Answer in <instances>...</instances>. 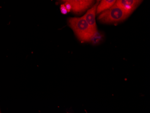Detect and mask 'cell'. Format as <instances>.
<instances>
[{"instance_id":"7","label":"cell","mask_w":150,"mask_h":113,"mask_svg":"<svg viewBox=\"0 0 150 113\" xmlns=\"http://www.w3.org/2000/svg\"><path fill=\"white\" fill-rule=\"evenodd\" d=\"M60 10L61 13L64 15L67 14V13L68 12V11H67L65 5H62L61 6Z\"/></svg>"},{"instance_id":"6","label":"cell","mask_w":150,"mask_h":113,"mask_svg":"<svg viewBox=\"0 0 150 113\" xmlns=\"http://www.w3.org/2000/svg\"><path fill=\"white\" fill-rule=\"evenodd\" d=\"M116 1L117 0H102L98 6L97 14H99L100 13L112 7L113 5L115 4Z\"/></svg>"},{"instance_id":"8","label":"cell","mask_w":150,"mask_h":113,"mask_svg":"<svg viewBox=\"0 0 150 113\" xmlns=\"http://www.w3.org/2000/svg\"><path fill=\"white\" fill-rule=\"evenodd\" d=\"M65 6L66 7L67 9L68 12H70L71 10V6L69 3H65Z\"/></svg>"},{"instance_id":"3","label":"cell","mask_w":150,"mask_h":113,"mask_svg":"<svg viewBox=\"0 0 150 113\" xmlns=\"http://www.w3.org/2000/svg\"><path fill=\"white\" fill-rule=\"evenodd\" d=\"M71 5V10L75 13H81L88 9L93 3L94 0H62Z\"/></svg>"},{"instance_id":"2","label":"cell","mask_w":150,"mask_h":113,"mask_svg":"<svg viewBox=\"0 0 150 113\" xmlns=\"http://www.w3.org/2000/svg\"><path fill=\"white\" fill-rule=\"evenodd\" d=\"M129 15L120 6L115 4L112 7L102 12L98 19L103 23H115L124 21Z\"/></svg>"},{"instance_id":"1","label":"cell","mask_w":150,"mask_h":113,"mask_svg":"<svg viewBox=\"0 0 150 113\" xmlns=\"http://www.w3.org/2000/svg\"><path fill=\"white\" fill-rule=\"evenodd\" d=\"M69 23L78 39L81 42L90 41L96 34L90 27L84 16L80 18H71L69 19Z\"/></svg>"},{"instance_id":"4","label":"cell","mask_w":150,"mask_h":113,"mask_svg":"<svg viewBox=\"0 0 150 113\" xmlns=\"http://www.w3.org/2000/svg\"><path fill=\"white\" fill-rule=\"evenodd\" d=\"M141 0H117L115 4L130 15L134 10Z\"/></svg>"},{"instance_id":"5","label":"cell","mask_w":150,"mask_h":113,"mask_svg":"<svg viewBox=\"0 0 150 113\" xmlns=\"http://www.w3.org/2000/svg\"><path fill=\"white\" fill-rule=\"evenodd\" d=\"M98 4L99 1H98L91 9L87 11L86 13L84 16L87 22L95 33H96L97 32V28L95 21V15Z\"/></svg>"}]
</instances>
